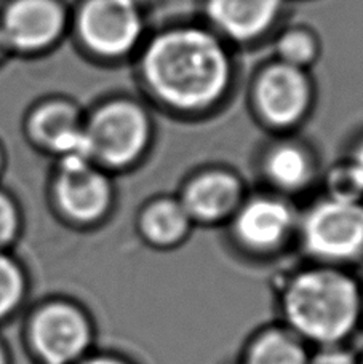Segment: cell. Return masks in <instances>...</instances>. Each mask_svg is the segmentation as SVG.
Wrapping results in <instances>:
<instances>
[{
	"mask_svg": "<svg viewBox=\"0 0 363 364\" xmlns=\"http://www.w3.org/2000/svg\"><path fill=\"white\" fill-rule=\"evenodd\" d=\"M277 51L282 63L304 69L315 60L317 42L306 31H290L280 37Z\"/></svg>",
	"mask_w": 363,
	"mask_h": 364,
	"instance_id": "cell-18",
	"label": "cell"
},
{
	"mask_svg": "<svg viewBox=\"0 0 363 364\" xmlns=\"http://www.w3.org/2000/svg\"><path fill=\"white\" fill-rule=\"evenodd\" d=\"M357 283L338 272H309L291 283L285 297L287 316L298 333L319 342L346 337L359 321Z\"/></svg>",
	"mask_w": 363,
	"mask_h": 364,
	"instance_id": "cell-2",
	"label": "cell"
},
{
	"mask_svg": "<svg viewBox=\"0 0 363 364\" xmlns=\"http://www.w3.org/2000/svg\"><path fill=\"white\" fill-rule=\"evenodd\" d=\"M238 195L241 187L231 174L206 173L191 182L181 205L189 216L211 220L229 213L237 203Z\"/></svg>",
	"mask_w": 363,
	"mask_h": 364,
	"instance_id": "cell-12",
	"label": "cell"
},
{
	"mask_svg": "<svg viewBox=\"0 0 363 364\" xmlns=\"http://www.w3.org/2000/svg\"><path fill=\"white\" fill-rule=\"evenodd\" d=\"M26 296L23 267L9 251H0V323L15 314Z\"/></svg>",
	"mask_w": 363,
	"mask_h": 364,
	"instance_id": "cell-16",
	"label": "cell"
},
{
	"mask_svg": "<svg viewBox=\"0 0 363 364\" xmlns=\"http://www.w3.org/2000/svg\"><path fill=\"white\" fill-rule=\"evenodd\" d=\"M87 159H61L55 193L66 216L75 220L100 218L111 200L107 179L96 171Z\"/></svg>",
	"mask_w": 363,
	"mask_h": 364,
	"instance_id": "cell-9",
	"label": "cell"
},
{
	"mask_svg": "<svg viewBox=\"0 0 363 364\" xmlns=\"http://www.w3.org/2000/svg\"><path fill=\"white\" fill-rule=\"evenodd\" d=\"M77 26L83 43L106 58L128 53L142 34V18L133 0H88Z\"/></svg>",
	"mask_w": 363,
	"mask_h": 364,
	"instance_id": "cell-4",
	"label": "cell"
},
{
	"mask_svg": "<svg viewBox=\"0 0 363 364\" xmlns=\"http://www.w3.org/2000/svg\"><path fill=\"white\" fill-rule=\"evenodd\" d=\"M187 219H189V214L186 213L183 205L170 200L157 201L149 208L142 218V230L154 243H174L184 235Z\"/></svg>",
	"mask_w": 363,
	"mask_h": 364,
	"instance_id": "cell-15",
	"label": "cell"
},
{
	"mask_svg": "<svg viewBox=\"0 0 363 364\" xmlns=\"http://www.w3.org/2000/svg\"><path fill=\"white\" fill-rule=\"evenodd\" d=\"M269 179L282 188H300L310 178V160L301 147L285 144L275 147L265 160Z\"/></svg>",
	"mask_w": 363,
	"mask_h": 364,
	"instance_id": "cell-14",
	"label": "cell"
},
{
	"mask_svg": "<svg viewBox=\"0 0 363 364\" xmlns=\"http://www.w3.org/2000/svg\"><path fill=\"white\" fill-rule=\"evenodd\" d=\"M314 364H357V363H355L352 355L341 352V350H332V352L320 355L319 358L314 361Z\"/></svg>",
	"mask_w": 363,
	"mask_h": 364,
	"instance_id": "cell-21",
	"label": "cell"
},
{
	"mask_svg": "<svg viewBox=\"0 0 363 364\" xmlns=\"http://www.w3.org/2000/svg\"><path fill=\"white\" fill-rule=\"evenodd\" d=\"M246 364H306L302 350L287 336L268 334L251 348Z\"/></svg>",
	"mask_w": 363,
	"mask_h": 364,
	"instance_id": "cell-17",
	"label": "cell"
},
{
	"mask_svg": "<svg viewBox=\"0 0 363 364\" xmlns=\"http://www.w3.org/2000/svg\"><path fill=\"white\" fill-rule=\"evenodd\" d=\"M64 24L66 15L56 0H13L2 15L0 34L6 47L37 51L55 43Z\"/></svg>",
	"mask_w": 363,
	"mask_h": 364,
	"instance_id": "cell-7",
	"label": "cell"
},
{
	"mask_svg": "<svg viewBox=\"0 0 363 364\" xmlns=\"http://www.w3.org/2000/svg\"><path fill=\"white\" fill-rule=\"evenodd\" d=\"M0 170H2V154H0Z\"/></svg>",
	"mask_w": 363,
	"mask_h": 364,
	"instance_id": "cell-26",
	"label": "cell"
},
{
	"mask_svg": "<svg viewBox=\"0 0 363 364\" xmlns=\"http://www.w3.org/2000/svg\"><path fill=\"white\" fill-rule=\"evenodd\" d=\"M362 364H363V363H362Z\"/></svg>",
	"mask_w": 363,
	"mask_h": 364,
	"instance_id": "cell-27",
	"label": "cell"
},
{
	"mask_svg": "<svg viewBox=\"0 0 363 364\" xmlns=\"http://www.w3.org/2000/svg\"><path fill=\"white\" fill-rule=\"evenodd\" d=\"M19 213L9 195L0 191V251H6L19 233Z\"/></svg>",
	"mask_w": 363,
	"mask_h": 364,
	"instance_id": "cell-20",
	"label": "cell"
},
{
	"mask_svg": "<svg viewBox=\"0 0 363 364\" xmlns=\"http://www.w3.org/2000/svg\"><path fill=\"white\" fill-rule=\"evenodd\" d=\"M6 48V45H5V42H4V37H2V34H0V55H2V51Z\"/></svg>",
	"mask_w": 363,
	"mask_h": 364,
	"instance_id": "cell-25",
	"label": "cell"
},
{
	"mask_svg": "<svg viewBox=\"0 0 363 364\" xmlns=\"http://www.w3.org/2000/svg\"><path fill=\"white\" fill-rule=\"evenodd\" d=\"M32 138L61 159L92 160L85 127L80 125L75 109L64 102H50L31 117Z\"/></svg>",
	"mask_w": 363,
	"mask_h": 364,
	"instance_id": "cell-10",
	"label": "cell"
},
{
	"mask_svg": "<svg viewBox=\"0 0 363 364\" xmlns=\"http://www.w3.org/2000/svg\"><path fill=\"white\" fill-rule=\"evenodd\" d=\"M288 208L277 200L259 198L238 214L236 230L242 242L255 248H269L280 242L290 227Z\"/></svg>",
	"mask_w": 363,
	"mask_h": 364,
	"instance_id": "cell-13",
	"label": "cell"
},
{
	"mask_svg": "<svg viewBox=\"0 0 363 364\" xmlns=\"http://www.w3.org/2000/svg\"><path fill=\"white\" fill-rule=\"evenodd\" d=\"M307 248L317 256L344 261L363 255V203L332 200L309 214Z\"/></svg>",
	"mask_w": 363,
	"mask_h": 364,
	"instance_id": "cell-5",
	"label": "cell"
},
{
	"mask_svg": "<svg viewBox=\"0 0 363 364\" xmlns=\"http://www.w3.org/2000/svg\"><path fill=\"white\" fill-rule=\"evenodd\" d=\"M255 100L259 112L270 125H295L306 114L310 102L307 75L304 69L277 63L259 77Z\"/></svg>",
	"mask_w": 363,
	"mask_h": 364,
	"instance_id": "cell-8",
	"label": "cell"
},
{
	"mask_svg": "<svg viewBox=\"0 0 363 364\" xmlns=\"http://www.w3.org/2000/svg\"><path fill=\"white\" fill-rule=\"evenodd\" d=\"M29 339L45 364H70L85 352L90 331L79 310L69 304L53 302L32 318Z\"/></svg>",
	"mask_w": 363,
	"mask_h": 364,
	"instance_id": "cell-6",
	"label": "cell"
},
{
	"mask_svg": "<svg viewBox=\"0 0 363 364\" xmlns=\"http://www.w3.org/2000/svg\"><path fill=\"white\" fill-rule=\"evenodd\" d=\"M85 133L92 160L109 166L135 161L151 138V123L140 106L130 101H114L96 110Z\"/></svg>",
	"mask_w": 363,
	"mask_h": 364,
	"instance_id": "cell-3",
	"label": "cell"
},
{
	"mask_svg": "<svg viewBox=\"0 0 363 364\" xmlns=\"http://www.w3.org/2000/svg\"><path fill=\"white\" fill-rule=\"evenodd\" d=\"M142 75L155 96L178 110L210 107L229 87L231 61L209 31L178 28L147 45Z\"/></svg>",
	"mask_w": 363,
	"mask_h": 364,
	"instance_id": "cell-1",
	"label": "cell"
},
{
	"mask_svg": "<svg viewBox=\"0 0 363 364\" xmlns=\"http://www.w3.org/2000/svg\"><path fill=\"white\" fill-rule=\"evenodd\" d=\"M332 191V200L362 203L363 198V176L352 161L336 166L328 178Z\"/></svg>",
	"mask_w": 363,
	"mask_h": 364,
	"instance_id": "cell-19",
	"label": "cell"
},
{
	"mask_svg": "<svg viewBox=\"0 0 363 364\" xmlns=\"http://www.w3.org/2000/svg\"><path fill=\"white\" fill-rule=\"evenodd\" d=\"M83 364H122L119 361H114V360H109V358H96V360H90Z\"/></svg>",
	"mask_w": 363,
	"mask_h": 364,
	"instance_id": "cell-23",
	"label": "cell"
},
{
	"mask_svg": "<svg viewBox=\"0 0 363 364\" xmlns=\"http://www.w3.org/2000/svg\"><path fill=\"white\" fill-rule=\"evenodd\" d=\"M0 364H10L9 363V353H6L2 341H0Z\"/></svg>",
	"mask_w": 363,
	"mask_h": 364,
	"instance_id": "cell-24",
	"label": "cell"
},
{
	"mask_svg": "<svg viewBox=\"0 0 363 364\" xmlns=\"http://www.w3.org/2000/svg\"><path fill=\"white\" fill-rule=\"evenodd\" d=\"M282 0H209L211 23L231 38L250 41L274 24Z\"/></svg>",
	"mask_w": 363,
	"mask_h": 364,
	"instance_id": "cell-11",
	"label": "cell"
},
{
	"mask_svg": "<svg viewBox=\"0 0 363 364\" xmlns=\"http://www.w3.org/2000/svg\"><path fill=\"white\" fill-rule=\"evenodd\" d=\"M352 164L355 165V168L360 171V174L363 176V139L359 142V146L355 147L354 151V157H352Z\"/></svg>",
	"mask_w": 363,
	"mask_h": 364,
	"instance_id": "cell-22",
	"label": "cell"
}]
</instances>
